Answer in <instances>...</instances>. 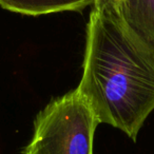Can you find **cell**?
Returning a JSON list of instances; mask_svg holds the SVG:
<instances>
[{
  "label": "cell",
  "mask_w": 154,
  "mask_h": 154,
  "mask_svg": "<svg viewBox=\"0 0 154 154\" xmlns=\"http://www.w3.org/2000/svg\"><path fill=\"white\" fill-rule=\"evenodd\" d=\"M77 90L100 124L119 129L133 141L154 111V45L103 0L89 15Z\"/></svg>",
  "instance_id": "cell-1"
},
{
  "label": "cell",
  "mask_w": 154,
  "mask_h": 154,
  "mask_svg": "<svg viewBox=\"0 0 154 154\" xmlns=\"http://www.w3.org/2000/svg\"><path fill=\"white\" fill-rule=\"evenodd\" d=\"M99 124L93 108L75 89L37 114L32 139L22 154H93Z\"/></svg>",
  "instance_id": "cell-2"
},
{
  "label": "cell",
  "mask_w": 154,
  "mask_h": 154,
  "mask_svg": "<svg viewBox=\"0 0 154 154\" xmlns=\"http://www.w3.org/2000/svg\"><path fill=\"white\" fill-rule=\"evenodd\" d=\"M94 3L95 0H0L5 10L28 16L82 11Z\"/></svg>",
  "instance_id": "cell-3"
},
{
  "label": "cell",
  "mask_w": 154,
  "mask_h": 154,
  "mask_svg": "<svg viewBox=\"0 0 154 154\" xmlns=\"http://www.w3.org/2000/svg\"><path fill=\"white\" fill-rule=\"evenodd\" d=\"M119 12L133 30L154 45V0H122Z\"/></svg>",
  "instance_id": "cell-4"
},
{
  "label": "cell",
  "mask_w": 154,
  "mask_h": 154,
  "mask_svg": "<svg viewBox=\"0 0 154 154\" xmlns=\"http://www.w3.org/2000/svg\"><path fill=\"white\" fill-rule=\"evenodd\" d=\"M97 1H100V0H96V2ZM103 1H106V2L110 3V5H113L115 9H117L118 11L120 10V7H122V0H103Z\"/></svg>",
  "instance_id": "cell-5"
},
{
  "label": "cell",
  "mask_w": 154,
  "mask_h": 154,
  "mask_svg": "<svg viewBox=\"0 0 154 154\" xmlns=\"http://www.w3.org/2000/svg\"><path fill=\"white\" fill-rule=\"evenodd\" d=\"M95 2H96V0H95Z\"/></svg>",
  "instance_id": "cell-6"
}]
</instances>
